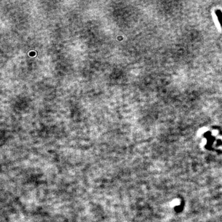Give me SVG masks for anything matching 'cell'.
<instances>
[{
  "instance_id": "obj_1",
  "label": "cell",
  "mask_w": 222,
  "mask_h": 222,
  "mask_svg": "<svg viewBox=\"0 0 222 222\" xmlns=\"http://www.w3.org/2000/svg\"><path fill=\"white\" fill-rule=\"evenodd\" d=\"M215 14L216 15V17L218 19V22L221 26V27L222 29V12L219 10H216L215 11Z\"/></svg>"
}]
</instances>
